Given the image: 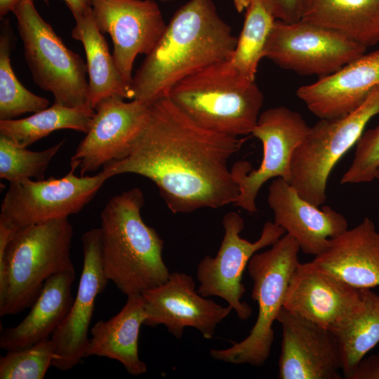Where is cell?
Masks as SVG:
<instances>
[{
	"instance_id": "obj_1",
	"label": "cell",
	"mask_w": 379,
	"mask_h": 379,
	"mask_svg": "<svg viewBox=\"0 0 379 379\" xmlns=\"http://www.w3.org/2000/svg\"><path fill=\"white\" fill-rule=\"evenodd\" d=\"M244 141L199 126L164 97L149 105L126 154L103 168L112 177L133 173L149 179L173 213L218 208L238 198L228 162Z\"/></svg>"
},
{
	"instance_id": "obj_2",
	"label": "cell",
	"mask_w": 379,
	"mask_h": 379,
	"mask_svg": "<svg viewBox=\"0 0 379 379\" xmlns=\"http://www.w3.org/2000/svg\"><path fill=\"white\" fill-rule=\"evenodd\" d=\"M237 39L213 0H189L175 12L133 75L132 100L151 104L167 97L185 77L230 60Z\"/></svg>"
},
{
	"instance_id": "obj_3",
	"label": "cell",
	"mask_w": 379,
	"mask_h": 379,
	"mask_svg": "<svg viewBox=\"0 0 379 379\" xmlns=\"http://www.w3.org/2000/svg\"><path fill=\"white\" fill-rule=\"evenodd\" d=\"M144 203L143 192L134 187L112 197L100 213L103 272L127 296L157 287L171 274L164 241L141 217Z\"/></svg>"
},
{
	"instance_id": "obj_4",
	"label": "cell",
	"mask_w": 379,
	"mask_h": 379,
	"mask_svg": "<svg viewBox=\"0 0 379 379\" xmlns=\"http://www.w3.org/2000/svg\"><path fill=\"white\" fill-rule=\"evenodd\" d=\"M68 218L18 229L0 248V316L30 307L51 277L74 270Z\"/></svg>"
},
{
	"instance_id": "obj_5",
	"label": "cell",
	"mask_w": 379,
	"mask_h": 379,
	"mask_svg": "<svg viewBox=\"0 0 379 379\" xmlns=\"http://www.w3.org/2000/svg\"><path fill=\"white\" fill-rule=\"evenodd\" d=\"M227 60L185 77L172 88L167 97L208 130L233 137L251 134L264 96L255 81L239 76Z\"/></svg>"
},
{
	"instance_id": "obj_6",
	"label": "cell",
	"mask_w": 379,
	"mask_h": 379,
	"mask_svg": "<svg viewBox=\"0 0 379 379\" xmlns=\"http://www.w3.org/2000/svg\"><path fill=\"white\" fill-rule=\"evenodd\" d=\"M297 241L285 234L270 248L255 253L248 263L253 285L251 298L257 302L258 314L248 335L229 348L211 350V356L234 364L262 366L270 357L274 335V321L284 307L291 276L300 262Z\"/></svg>"
},
{
	"instance_id": "obj_7",
	"label": "cell",
	"mask_w": 379,
	"mask_h": 379,
	"mask_svg": "<svg viewBox=\"0 0 379 379\" xmlns=\"http://www.w3.org/2000/svg\"><path fill=\"white\" fill-rule=\"evenodd\" d=\"M12 13L34 83L51 93L55 103L69 107L88 105L86 63L65 45L40 15L33 0H20Z\"/></svg>"
},
{
	"instance_id": "obj_8",
	"label": "cell",
	"mask_w": 379,
	"mask_h": 379,
	"mask_svg": "<svg viewBox=\"0 0 379 379\" xmlns=\"http://www.w3.org/2000/svg\"><path fill=\"white\" fill-rule=\"evenodd\" d=\"M379 114V85L353 112L337 118L319 119L295 149L289 183L305 200L319 206L326 200L327 180L332 169Z\"/></svg>"
},
{
	"instance_id": "obj_9",
	"label": "cell",
	"mask_w": 379,
	"mask_h": 379,
	"mask_svg": "<svg viewBox=\"0 0 379 379\" xmlns=\"http://www.w3.org/2000/svg\"><path fill=\"white\" fill-rule=\"evenodd\" d=\"M366 47L333 29L302 20H276L265 58L302 76L331 74L366 53Z\"/></svg>"
},
{
	"instance_id": "obj_10",
	"label": "cell",
	"mask_w": 379,
	"mask_h": 379,
	"mask_svg": "<svg viewBox=\"0 0 379 379\" xmlns=\"http://www.w3.org/2000/svg\"><path fill=\"white\" fill-rule=\"evenodd\" d=\"M26 179L11 182L1 205L0 220L15 229L76 214L112 176L105 168L93 175Z\"/></svg>"
},
{
	"instance_id": "obj_11",
	"label": "cell",
	"mask_w": 379,
	"mask_h": 379,
	"mask_svg": "<svg viewBox=\"0 0 379 379\" xmlns=\"http://www.w3.org/2000/svg\"><path fill=\"white\" fill-rule=\"evenodd\" d=\"M222 223L224 236L217 254L214 257L206 255L198 264L197 291L206 298L217 296L225 300L240 320H247L253 311L249 305L242 301L246 292L241 281L243 272L255 253L272 246L286 232L275 222L267 221L260 237L251 242L240 236L244 222L238 213H226Z\"/></svg>"
},
{
	"instance_id": "obj_12",
	"label": "cell",
	"mask_w": 379,
	"mask_h": 379,
	"mask_svg": "<svg viewBox=\"0 0 379 379\" xmlns=\"http://www.w3.org/2000/svg\"><path fill=\"white\" fill-rule=\"evenodd\" d=\"M310 127L300 113L284 106L260 114L251 134L262 142V159L257 169L246 161H238L230 168L239 190L234 206L256 213V197L267 180L281 178L289 182L292 157Z\"/></svg>"
},
{
	"instance_id": "obj_13",
	"label": "cell",
	"mask_w": 379,
	"mask_h": 379,
	"mask_svg": "<svg viewBox=\"0 0 379 379\" xmlns=\"http://www.w3.org/2000/svg\"><path fill=\"white\" fill-rule=\"evenodd\" d=\"M92 14L102 34H109L113 57L130 86L138 55H148L163 35L166 24L154 0H91Z\"/></svg>"
},
{
	"instance_id": "obj_14",
	"label": "cell",
	"mask_w": 379,
	"mask_h": 379,
	"mask_svg": "<svg viewBox=\"0 0 379 379\" xmlns=\"http://www.w3.org/2000/svg\"><path fill=\"white\" fill-rule=\"evenodd\" d=\"M149 105L135 99L126 102L119 97L101 101L95 108L86 136L70 159L71 168L87 175L121 159L141 130Z\"/></svg>"
},
{
	"instance_id": "obj_15",
	"label": "cell",
	"mask_w": 379,
	"mask_h": 379,
	"mask_svg": "<svg viewBox=\"0 0 379 379\" xmlns=\"http://www.w3.org/2000/svg\"><path fill=\"white\" fill-rule=\"evenodd\" d=\"M141 294L144 325H164L178 339L186 327L197 329L206 339L213 338L218 324L232 310L199 293L192 277L185 273H171L166 282Z\"/></svg>"
},
{
	"instance_id": "obj_16",
	"label": "cell",
	"mask_w": 379,
	"mask_h": 379,
	"mask_svg": "<svg viewBox=\"0 0 379 379\" xmlns=\"http://www.w3.org/2000/svg\"><path fill=\"white\" fill-rule=\"evenodd\" d=\"M81 242L84 262L77 293L67 317L51 338L55 345L52 366L63 371L84 358L95 299L109 281L102 265L100 228L84 232Z\"/></svg>"
},
{
	"instance_id": "obj_17",
	"label": "cell",
	"mask_w": 379,
	"mask_h": 379,
	"mask_svg": "<svg viewBox=\"0 0 379 379\" xmlns=\"http://www.w3.org/2000/svg\"><path fill=\"white\" fill-rule=\"evenodd\" d=\"M363 307L360 289L317 267L311 261L298 262L284 302L288 311L331 331Z\"/></svg>"
},
{
	"instance_id": "obj_18",
	"label": "cell",
	"mask_w": 379,
	"mask_h": 379,
	"mask_svg": "<svg viewBox=\"0 0 379 379\" xmlns=\"http://www.w3.org/2000/svg\"><path fill=\"white\" fill-rule=\"evenodd\" d=\"M282 328L280 379H341L340 347L333 333L284 307L277 319Z\"/></svg>"
},
{
	"instance_id": "obj_19",
	"label": "cell",
	"mask_w": 379,
	"mask_h": 379,
	"mask_svg": "<svg viewBox=\"0 0 379 379\" xmlns=\"http://www.w3.org/2000/svg\"><path fill=\"white\" fill-rule=\"evenodd\" d=\"M267 203L274 222L293 237L305 254L317 255L331 239L348 229L346 218L328 206H319L302 199L287 181L277 178L269 186Z\"/></svg>"
},
{
	"instance_id": "obj_20",
	"label": "cell",
	"mask_w": 379,
	"mask_h": 379,
	"mask_svg": "<svg viewBox=\"0 0 379 379\" xmlns=\"http://www.w3.org/2000/svg\"><path fill=\"white\" fill-rule=\"evenodd\" d=\"M379 85V51L361 57L335 72L300 86L297 96L319 119L345 116L360 107Z\"/></svg>"
},
{
	"instance_id": "obj_21",
	"label": "cell",
	"mask_w": 379,
	"mask_h": 379,
	"mask_svg": "<svg viewBox=\"0 0 379 379\" xmlns=\"http://www.w3.org/2000/svg\"><path fill=\"white\" fill-rule=\"evenodd\" d=\"M311 262L357 289L379 286V232L366 217L331 239L328 246Z\"/></svg>"
},
{
	"instance_id": "obj_22",
	"label": "cell",
	"mask_w": 379,
	"mask_h": 379,
	"mask_svg": "<svg viewBox=\"0 0 379 379\" xmlns=\"http://www.w3.org/2000/svg\"><path fill=\"white\" fill-rule=\"evenodd\" d=\"M74 278L75 270L48 278L26 317L17 326L1 331L0 347L7 351L20 349L52 335L73 302Z\"/></svg>"
},
{
	"instance_id": "obj_23",
	"label": "cell",
	"mask_w": 379,
	"mask_h": 379,
	"mask_svg": "<svg viewBox=\"0 0 379 379\" xmlns=\"http://www.w3.org/2000/svg\"><path fill=\"white\" fill-rule=\"evenodd\" d=\"M145 318L142 294L128 295L119 313L107 321H97L91 328L84 357H107L120 362L131 375L145 373L147 368L139 357L138 338Z\"/></svg>"
},
{
	"instance_id": "obj_24",
	"label": "cell",
	"mask_w": 379,
	"mask_h": 379,
	"mask_svg": "<svg viewBox=\"0 0 379 379\" xmlns=\"http://www.w3.org/2000/svg\"><path fill=\"white\" fill-rule=\"evenodd\" d=\"M73 17L75 25L71 36L82 44L86 58L88 105L95 109L101 101L110 97L132 99L130 86L124 81L107 41L96 25L91 7Z\"/></svg>"
},
{
	"instance_id": "obj_25",
	"label": "cell",
	"mask_w": 379,
	"mask_h": 379,
	"mask_svg": "<svg viewBox=\"0 0 379 379\" xmlns=\"http://www.w3.org/2000/svg\"><path fill=\"white\" fill-rule=\"evenodd\" d=\"M301 20L366 48L379 43V0H304Z\"/></svg>"
},
{
	"instance_id": "obj_26",
	"label": "cell",
	"mask_w": 379,
	"mask_h": 379,
	"mask_svg": "<svg viewBox=\"0 0 379 379\" xmlns=\"http://www.w3.org/2000/svg\"><path fill=\"white\" fill-rule=\"evenodd\" d=\"M95 112L88 105L69 107L54 102L25 118L0 120V134L24 147L57 130L71 129L86 134Z\"/></svg>"
},
{
	"instance_id": "obj_27",
	"label": "cell",
	"mask_w": 379,
	"mask_h": 379,
	"mask_svg": "<svg viewBox=\"0 0 379 379\" xmlns=\"http://www.w3.org/2000/svg\"><path fill=\"white\" fill-rule=\"evenodd\" d=\"M360 290L364 300L361 310L331 331L340 347L343 375L347 379L379 343V295L369 288Z\"/></svg>"
},
{
	"instance_id": "obj_28",
	"label": "cell",
	"mask_w": 379,
	"mask_h": 379,
	"mask_svg": "<svg viewBox=\"0 0 379 379\" xmlns=\"http://www.w3.org/2000/svg\"><path fill=\"white\" fill-rule=\"evenodd\" d=\"M237 46L227 63L239 76L255 81L258 64L265 58V45L276 20L260 0H251Z\"/></svg>"
},
{
	"instance_id": "obj_29",
	"label": "cell",
	"mask_w": 379,
	"mask_h": 379,
	"mask_svg": "<svg viewBox=\"0 0 379 379\" xmlns=\"http://www.w3.org/2000/svg\"><path fill=\"white\" fill-rule=\"evenodd\" d=\"M0 34V120L15 119L49 107V101L27 89L17 78L11 63V29L2 19Z\"/></svg>"
},
{
	"instance_id": "obj_30",
	"label": "cell",
	"mask_w": 379,
	"mask_h": 379,
	"mask_svg": "<svg viewBox=\"0 0 379 379\" xmlns=\"http://www.w3.org/2000/svg\"><path fill=\"white\" fill-rule=\"evenodd\" d=\"M65 140L41 151H31L0 134V177L9 183L44 179V174Z\"/></svg>"
},
{
	"instance_id": "obj_31",
	"label": "cell",
	"mask_w": 379,
	"mask_h": 379,
	"mask_svg": "<svg viewBox=\"0 0 379 379\" xmlns=\"http://www.w3.org/2000/svg\"><path fill=\"white\" fill-rule=\"evenodd\" d=\"M55 356L51 338L8 351L0 358L1 379H43Z\"/></svg>"
},
{
	"instance_id": "obj_32",
	"label": "cell",
	"mask_w": 379,
	"mask_h": 379,
	"mask_svg": "<svg viewBox=\"0 0 379 379\" xmlns=\"http://www.w3.org/2000/svg\"><path fill=\"white\" fill-rule=\"evenodd\" d=\"M379 166V125L363 133L356 143L354 157L343 175L342 184L368 182Z\"/></svg>"
},
{
	"instance_id": "obj_33",
	"label": "cell",
	"mask_w": 379,
	"mask_h": 379,
	"mask_svg": "<svg viewBox=\"0 0 379 379\" xmlns=\"http://www.w3.org/2000/svg\"><path fill=\"white\" fill-rule=\"evenodd\" d=\"M274 18L284 22L301 20L304 0H260Z\"/></svg>"
},
{
	"instance_id": "obj_34",
	"label": "cell",
	"mask_w": 379,
	"mask_h": 379,
	"mask_svg": "<svg viewBox=\"0 0 379 379\" xmlns=\"http://www.w3.org/2000/svg\"><path fill=\"white\" fill-rule=\"evenodd\" d=\"M350 379H379V353L364 358Z\"/></svg>"
},
{
	"instance_id": "obj_35",
	"label": "cell",
	"mask_w": 379,
	"mask_h": 379,
	"mask_svg": "<svg viewBox=\"0 0 379 379\" xmlns=\"http://www.w3.org/2000/svg\"><path fill=\"white\" fill-rule=\"evenodd\" d=\"M46 3L47 0H44ZM72 15L83 13L91 8V0H63Z\"/></svg>"
},
{
	"instance_id": "obj_36",
	"label": "cell",
	"mask_w": 379,
	"mask_h": 379,
	"mask_svg": "<svg viewBox=\"0 0 379 379\" xmlns=\"http://www.w3.org/2000/svg\"><path fill=\"white\" fill-rule=\"evenodd\" d=\"M20 0H0V16L5 17L9 12H12Z\"/></svg>"
},
{
	"instance_id": "obj_37",
	"label": "cell",
	"mask_w": 379,
	"mask_h": 379,
	"mask_svg": "<svg viewBox=\"0 0 379 379\" xmlns=\"http://www.w3.org/2000/svg\"><path fill=\"white\" fill-rule=\"evenodd\" d=\"M251 0H232L234 6L238 13H242L248 7Z\"/></svg>"
},
{
	"instance_id": "obj_38",
	"label": "cell",
	"mask_w": 379,
	"mask_h": 379,
	"mask_svg": "<svg viewBox=\"0 0 379 379\" xmlns=\"http://www.w3.org/2000/svg\"><path fill=\"white\" fill-rule=\"evenodd\" d=\"M375 179H377L379 182V166L375 173Z\"/></svg>"
},
{
	"instance_id": "obj_39",
	"label": "cell",
	"mask_w": 379,
	"mask_h": 379,
	"mask_svg": "<svg viewBox=\"0 0 379 379\" xmlns=\"http://www.w3.org/2000/svg\"><path fill=\"white\" fill-rule=\"evenodd\" d=\"M159 1H161L163 2H170V1H173L175 0H159Z\"/></svg>"
}]
</instances>
